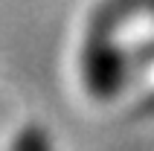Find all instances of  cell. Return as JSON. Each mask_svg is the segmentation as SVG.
<instances>
[{
  "label": "cell",
  "instance_id": "6da1fadb",
  "mask_svg": "<svg viewBox=\"0 0 154 151\" xmlns=\"http://www.w3.org/2000/svg\"><path fill=\"white\" fill-rule=\"evenodd\" d=\"M85 84L96 99H113L125 84V55L102 29H93L82 52Z\"/></svg>",
  "mask_w": 154,
  "mask_h": 151
},
{
  "label": "cell",
  "instance_id": "7a4b0ae2",
  "mask_svg": "<svg viewBox=\"0 0 154 151\" xmlns=\"http://www.w3.org/2000/svg\"><path fill=\"white\" fill-rule=\"evenodd\" d=\"M9 151H52V140L47 134L44 125H23L12 140V148Z\"/></svg>",
  "mask_w": 154,
  "mask_h": 151
}]
</instances>
